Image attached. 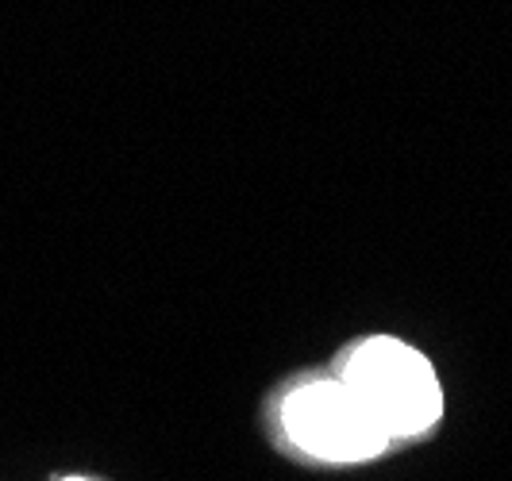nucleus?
<instances>
[{"label":"nucleus","instance_id":"1","mask_svg":"<svg viewBox=\"0 0 512 481\" xmlns=\"http://www.w3.org/2000/svg\"><path fill=\"white\" fill-rule=\"evenodd\" d=\"M343 385L359 397L389 439L428 431L443 412V393L432 362L397 339H370L351 355Z\"/></svg>","mask_w":512,"mask_h":481},{"label":"nucleus","instance_id":"2","mask_svg":"<svg viewBox=\"0 0 512 481\" xmlns=\"http://www.w3.org/2000/svg\"><path fill=\"white\" fill-rule=\"evenodd\" d=\"M282 424L305 455L328 462H366L382 455L389 443L378 420L343 381H312L293 389L282 408Z\"/></svg>","mask_w":512,"mask_h":481},{"label":"nucleus","instance_id":"3","mask_svg":"<svg viewBox=\"0 0 512 481\" xmlns=\"http://www.w3.org/2000/svg\"><path fill=\"white\" fill-rule=\"evenodd\" d=\"M62 481H89V478H62Z\"/></svg>","mask_w":512,"mask_h":481}]
</instances>
